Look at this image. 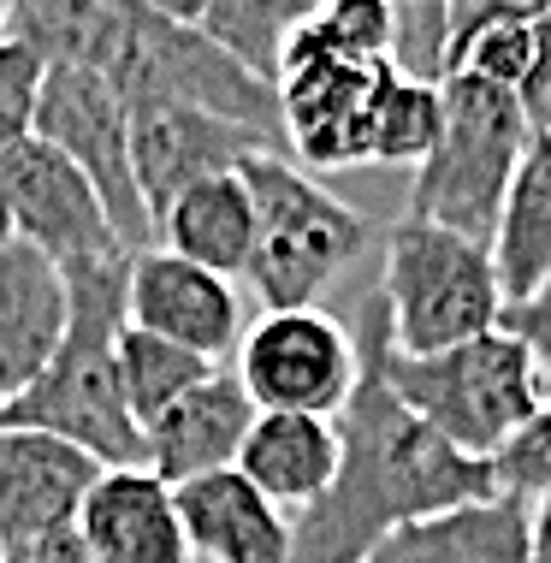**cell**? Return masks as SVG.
<instances>
[{
  "mask_svg": "<svg viewBox=\"0 0 551 563\" xmlns=\"http://www.w3.org/2000/svg\"><path fill=\"white\" fill-rule=\"evenodd\" d=\"M350 332H356L362 350V379L339 416L344 463L339 481L327 486V498L290 522V563H367V552L379 540H392L397 528L498 498V468L486 456L456 451L445 433H433L392 391L386 297L379 291L367 297Z\"/></svg>",
  "mask_w": 551,
  "mask_h": 563,
  "instance_id": "6da1fadb",
  "label": "cell"
},
{
  "mask_svg": "<svg viewBox=\"0 0 551 563\" xmlns=\"http://www.w3.org/2000/svg\"><path fill=\"white\" fill-rule=\"evenodd\" d=\"M71 285V327L48 374L19 404L0 409V428H36L66 445L89 451L101 468L143 463V428H136L125 386H119V332H125V285L131 250L89 255L59 267Z\"/></svg>",
  "mask_w": 551,
  "mask_h": 563,
  "instance_id": "7a4b0ae2",
  "label": "cell"
},
{
  "mask_svg": "<svg viewBox=\"0 0 551 563\" xmlns=\"http://www.w3.org/2000/svg\"><path fill=\"white\" fill-rule=\"evenodd\" d=\"M540 125L528 119L522 96L504 84H486L474 71L445 78V131L433 155L416 166L409 185V220L445 225L474 243H493L498 214L510 202V185L522 173Z\"/></svg>",
  "mask_w": 551,
  "mask_h": 563,
  "instance_id": "3957f363",
  "label": "cell"
},
{
  "mask_svg": "<svg viewBox=\"0 0 551 563\" xmlns=\"http://www.w3.org/2000/svg\"><path fill=\"white\" fill-rule=\"evenodd\" d=\"M386 374L392 391L427 428L445 433L456 451L486 456V463L546 409V374L510 327L433 350V356H404L386 339Z\"/></svg>",
  "mask_w": 551,
  "mask_h": 563,
  "instance_id": "277c9868",
  "label": "cell"
},
{
  "mask_svg": "<svg viewBox=\"0 0 551 563\" xmlns=\"http://www.w3.org/2000/svg\"><path fill=\"white\" fill-rule=\"evenodd\" d=\"M243 178L255 190V255L243 279L267 309H315V297L367 250L374 225L290 155L243 161Z\"/></svg>",
  "mask_w": 551,
  "mask_h": 563,
  "instance_id": "5b68a950",
  "label": "cell"
},
{
  "mask_svg": "<svg viewBox=\"0 0 551 563\" xmlns=\"http://www.w3.org/2000/svg\"><path fill=\"white\" fill-rule=\"evenodd\" d=\"M379 297L392 314V344L404 356H433V350L469 344L481 332L504 327V297L493 243H474L463 232L427 220H397L386 232V273Z\"/></svg>",
  "mask_w": 551,
  "mask_h": 563,
  "instance_id": "8992f818",
  "label": "cell"
},
{
  "mask_svg": "<svg viewBox=\"0 0 551 563\" xmlns=\"http://www.w3.org/2000/svg\"><path fill=\"white\" fill-rule=\"evenodd\" d=\"M36 136L84 166V178L96 185L107 220H113V232L131 255L155 250V214H148L131 166V108L101 71L48 59L36 96Z\"/></svg>",
  "mask_w": 551,
  "mask_h": 563,
  "instance_id": "52a82bcc",
  "label": "cell"
},
{
  "mask_svg": "<svg viewBox=\"0 0 551 563\" xmlns=\"http://www.w3.org/2000/svg\"><path fill=\"white\" fill-rule=\"evenodd\" d=\"M397 59H344L315 42L290 36L279 59V119H285V155L309 173L374 161V119Z\"/></svg>",
  "mask_w": 551,
  "mask_h": 563,
  "instance_id": "ba28073f",
  "label": "cell"
},
{
  "mask_svg": "<svg viewBox=\"0 0 551 563\" xmlns=\"http://www.w3.org/2000/svg\"><path fill=\"white\" fill-rule=\"evenodd\" d=\"M255 409H290V416H344L362 379L356 332H344L327 309H267L243 332L238 368Z\"/></svg>",
  "mask_w": 551,
  "mask_h": 563,
  "instance_id": "9c48e42d",
  "label": "cell"
},
{
  "mask_svg": "<svg viewBox=\"0 0 551 563\" xmlns=\"http://www.w3.org/2000/svg\"><path fill=\"white\" fill-rule=\"evenodd\" d=\"M0 185H7L19 238L36 243L48 262L71 267V262H89V255L125 250L96 185L84 178V166L71 155H59L54 143H42V136H24L19 148L0 155Z\"/></svg>",
  "mask_w": 551,
  "mask_h": 563,
  "instance_id": "30bf717a",
  "label": "cell"
},
{
  "mask_svg": "<svg viewBox=\"0 0 551 563\" xmlns=\"http://www.w3.org/2000/svg\"><path fill=\"white\" fill-rule=\"evenodd\" d=\"M255 155H285V148L267 131L238 125V119L208 113V108H178L173 101V108H136L131 113V166H136L148 214H155V232H161V214L190 185L238 173Z\"/></svg>",
  "mask_w": 551,
  "mask_h": 563,
  "instance_id": "8fae6325",
  "label": "cell"
},
{
  "mask_svg": "<svg viewBox=\"0 0 551 563\" xmlns=\"http://www.w3.org/2000/svg\"><path fill=\"white\" fill-rule=\"evenodd\" d=\"M125 321L155 332L166 344L196 350V356H208V362H220L225 350L243 344V302L232 291V279L184 262L173 250L131 255Z\"/></svg>",
  "mask_w": 551,
  "mask_h": 563,
  "instance_id": "7c38bea8",
  "label": "cell"
},
{
  "mask_svg": "<svg viewBox=\"0 0 551 563\" xmlns=\"http://www.w3.org/2000/svg\"><path fill=\"white\" fill-rule=\"evenodd\" d=\"M96 475L101 463L66 439L36 428H0V552L78 528Z\"/></svg>",
  "mask_w": 551,
  "mask_h": 563,
  "instance_id": "4fadbf2b",
  "label": "cell"
},
{
  "mask_svg": "<svg viewBox=\"0 0 551 563\" xmlns=\"http://www.w3.org/2000/svg\"><path fill=\"white\" fill-rule=\"evenodd\" d=\"M78 540L96 563H196L178 486H166L148 463L101 468L78 510Z\"/></svg>",
  "mask_w": 551,
  "mask_h": 563,
  "instance_id": "5bb4252c",
  "label": "cell"
},
{
  "mask_svg": "<svg viewBox=\"0 0 551 563\" xmlns=\"http://www.w3.org/2000/svg\"><path fill=\"white\" fill-rule=\"evenodd\" d=\"M71 327V285L59 262L36 250V243H12L0 250V409L19 404L48 362L59 356Z\"/></svg>",
  "mask_w": 551,
  "mask_h": 563,
  "instance_id": "9a60e30c",
  "label": "cell"
},
{
  "mask_svg": "<svg viewBox=\"0 0 551 563\" xmlns=\"http://www.w3.org/2000/svg\"><path fill=\"white\" fill-rule=\"evenodd\" d=\"M255 398L243 391V379L232 368H213L196 391L166 409L161 421L143 428V463L155 468L166 486L220 475V468H238V451L255 428Z\"/></svg>",
  "mask_w": 551,
  "mask_h": 563,
  "instance_id": "2e32d148",
  "label": "cell"
},
{
  "mask_svg": "<svg viewBox=\"0 0 551 563\" xmlns=\"http://www.w3.org/2000/svg\"><path fill=\"white\" fill-rule=\"evenodd\" d=\"M161 12H148L143 0H19L12 12V36L30 42L42 59L89 66L113 89L125 84Z\"/></svg>",
  "mask_w": 551,
  "mask_h": 563,
  "instance_id": "e0dca14e",
  "label": "cell"
},
{
  "mask_svg": "<svg viewBox=\"0 0 551 563\" xmlns=\"http://www.w3.org/2000/svg\"><path fill=\"white\" fill-rule=\"evenodd\" d=\"M196 563H290V516L243 468L178 486Z\"/></svg>",
  "mask_w": 551,
  "mask_h": 563,
  "instance_id": "ac0fdd59",
  "label": "cell"
},
{
  "mask_svg": "<svg viewBox=\"0 0 551 563\" xmlns=\"http://www.w3.org/2000/svg\"><path fill=\"white\" fill-rule=\"evenodd\" d=\"M339 463H344L339 416H290V409H262L238 451V468L285 516L315 510L327 498V486L339 481Z\"/></svg>",
  "mask_w": 551,
  "mask_h": 563,
  "instance_id": "d6986e66",
  "label": "cell"
},
{
  "mask_svg": "<svg viewBox=\"0 0 551 563\" xmlns=\"http://www.w3.org/2000/svg\"><path fill=\"white\" fill-rule=\"evenodd\" d=\"M367 563H533L528 505L498 493L481 505L427 516V522H409L392 540H379Z\"/></svg>",
  "mask_w": 551,
  "mask_h": 563,
  "instance_id": "ffe728a7",
  "label": "cell"
},
{
  "mask_svg": "<svg viewBox=\"0 0 551 563\" xmlns=\"http://www.w3.org/2000/svg\"><path fill=\"white\" fill-rule=\"evenodd\" d=\"M161 250L184 255V262L220 273V279H238L250 273V255H255V190L250 178L238 173H220V178H202L178 196L173 208L161 214Z\"/></svg>",
  "mask_w": 551,
  "mask_h": 563,
  "instance_id": "44dd1931",
  "label": "cell"
},
{
  "mask_svg": "<svg viewBox=\"0 0 551 563\" xmlns=\"http://www.w3.org/2000/svg\"><path fill=\"white\" fill-rule=\"evenodd\" d=\"M493 262L510 302L551 291V131L533 136L522 173L510 185V202H504L493 232Z\"/></svg>",
  "mask_w": 551,
  "mask_h": 563,
  "instance_id": "7402d4cb",
  "label": "cell"
},
{
  "mask_svg": "<svg viewBox=\"0 0 551 563\" xmlns=\"http://www.w3.org/2000/svg\"><path fill=\"white\" fill-rule=\"evenodd\" d=\"M220 368V362L196 356V350L184 344H166L155 332L131 327L119 332V386H125V404L136 416V428H148V421H161L166 409H173L184 391H196L202 379Z\"/></svg>",
  "mask_w": 551,
  "mask_h": 563,
  "instance_id": "603a6c76",
  "label": "cell"
},
{
  "mask_svg": "<svg viewBox=\"0 0 551 563\" xmlns=\"http://www.w3.org/2000/svg\"><path fill=\"white\" fill-rule=\"evenodd\" d=\"M445 131V84H421L392 71L374 119V161L379 166H421Z\"/></svg>",
  "mask_w": 551,
  "mask_h": 563,
  "instance_id": "cb8c5ba5",
  "label": "cell"
},
{
  "mask_svg": "<svg viewBox=\"0 0 551 563\" xmlns=\"http://www.w3.org/2000/svg\"><path fill=\"white\" fill-rule=\"evenodd\" d=\"M42 59L30 42L0 36V155L19 148L24 136H36V96H42Z\"/></svg>",
  "mask_w": 551,
  "mask_h": 563,
  "instance_id": "d4e9b609",
  "label": "cell"
},
{
  "mask_svg": "<svg viewBox=\"0 0 551 563\" xmlns=\"http://www.w3.org/2000/svg\"><path fill=\"white\" fill-rule=\"evenodd\" d=\"M546 7H551V0H445V78H451L456 59H463L481 36L546 19Z\"/></svg>",
  "mask_w": 551,
  "mask_h": 563,
  "instance_id": "484cf974",
  "label": "cell"
},
{
  "mask_svg": "<svg viewBox=\"0 0 551 563\" xmlns=\"http://www.w3.org/2000/svg\"><path fill=\"white\" fill-rule=\"evenodd\" d=\"M493 468H498V493H510V498L551 493V398H546L540 416L493 456Z\"/></svg>",
  "mask_w": 551,
  "mask_h": 563,
  "instance_id": "4316f807",
  "label": "cell"
},
{
  "mask_svg": "<svg viewBox=\"0 0 551 563\" xmlns=\"http://www.w3.org/2000/svg\"><path fill=\"white\" fill-rule=\"evenodd\" d=\"M504 327L533 350V362H540V374L551 386V291L528 297V302H510V309H504Z\"/></svg>",
  "mask_w": 551,
  "mask_h": 563,
  "instance_id": "83f0119b",
  "label": "cell"
},
{
  "mask_svg": "<svg viewBox=\"0 0 551 563\" xmlns=\"http://www.w3.org/2000/svg\"><path fill=\"white\" fill-rule=\"evenodd\" d=\"M522 108L540 131H551V7H546V19L533 24V71L522 84Z\"/></svg>",
  "mask_w": 551,
  "mask_h": 563,
  "instance_id": "f1b7e54d",
  "label": "cell"
},
{
  "mask_svg": "<svg viewBox=\"0 0 551 563\" xmlns=\"http://www.w3.org/2000/svg\"><path fill=\"white\" fill-rule=\"evenodd\" d=\"M0 563H96V558H89V545L78 540V528H59V534L7 545V552H0Z\"/></svg>",
  "mask_w": 551,
  "mask_h": 563,
  "instance_id": "f546056e",
  "label": "cell"
},
{
  "mask_svg": "<svg viewBox=\"0 0 551 563\" xmlns=\"http://www.w3.org/2000/svg\"><path fill=\"white\" fill-rule=\"evenodd\" d=\"M528 534H533V563H551V493H540V505L528 510Z\"/></svg>",
  "mask_w": 551,
  "mask_h": 563,
  "instance_id": "4dcf8cb0",
  "label": "cell"
},
{
  "mask_svg": "<svg viewBox=\"0 0 551 563\" xmlns=\"http://www.w3.org/2000/svg\"><path fill=\"white\" fill-rule=\"evenodd\" d=\"M148 12H161V19H178V24H202L208 0H143Z\"/></svg>",
  "mask_w": 551,
  "mask_h": 563,
  "instance_id": "1f68e13d",
  "label": "cell"
},
{
  "mask_svg": "<svg viewBox=\"0 0 551 563\" xmlns=\"http://www.w3.org/2000/svg\"><path fill=\"white\" fill-rule=\"evenodd\" d=\"M19 243V220H12V202H7V185H0V250Z\"/></svg>",
  "mask_w": 551,
  "mask_h": 563,
  "instance_id": "d6a6232c",
  "label": "cell"
},
{
  "mask_svg": "<svg viewBox=\"0 0 551 563\" xmlns=\"http://www.w3.org/2000/svg\"><path fill=\"white\" fill-rule=\"evenodd\" d=\"M12 12H19V0H0V36H12Z\"/></svg>",
  "mask_w": 551,
  "mask_h": 563,
  "instance_id": "836d02e7",
  "label": "cell"
}]
</instances>
